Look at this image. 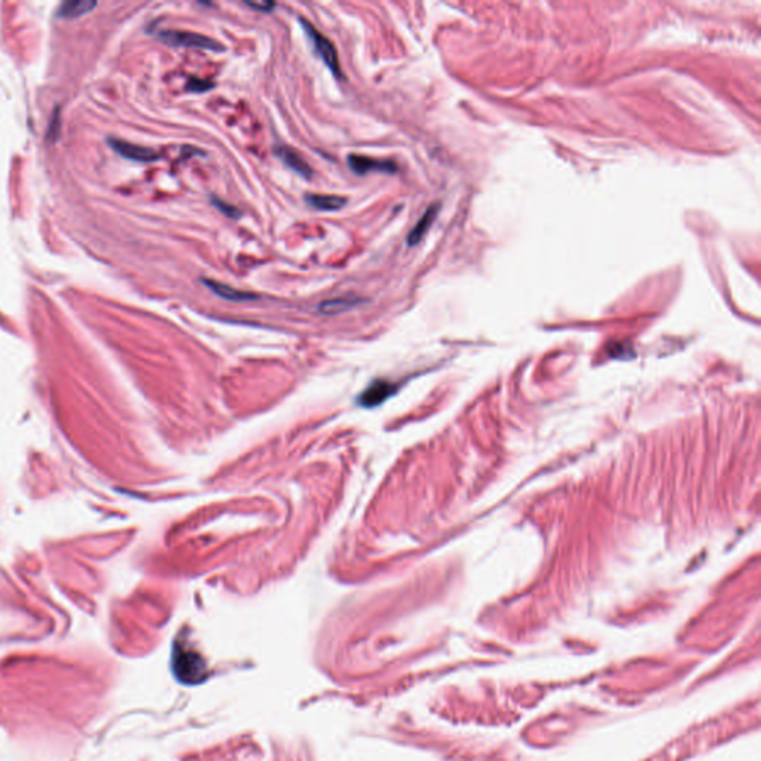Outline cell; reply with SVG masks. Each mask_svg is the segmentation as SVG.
Returning a JSON list of instances; mask_svg holds the SVG:
<instances>
[{
  "label": "cell",
  "instance_id": "6da1fadb",
  "mask_svg": "<svg viewBox=\"0 0 761 761\" xmlns=\"http://www.w3.org/2000/svg\"><path fill=\"white\" fill-rule=\"evenodd\" d=\"M299 21H300L302 29L305 30L309 41L312 42L314 50H316V53L321 57L323 63L329 67V70L332 71V74L336 78H342V69H341V63H340V55H337V53H336L335 45L328 38H326L324 34H321L316 27H314L308 20L299 18Z\"/></svg>",
  "mask_w": 761,
  "mask_h": 761
},
{
  "label": "cell",
  "instance_id": "7a4b0ae2",
  "mask_svg": "<svg viewBox=\"0 0 761 761\" xmlns=\"http://www.w3.org/2000/svg\"><path fill=\"white\" fill-rule=\"evenodd\" d=\"M158 38L164 41L165 43L173 45V46L198 48V50H207L214 53L225 51V46L221 42H217L213 38H209V36L193 33V32L162 30V32H158Z\"/></svg>",
  "mask_w": 761,
  "mask_h": 761
},
{
  "label": "cell",
  "instance_id": "3957f363",
  "mask_svg": "<svg viewBox=\"0 0 761 761\" xmlns=\"http://www.w3.org/2000/svg\"><path fill=\"white\" fill-rule=\"evenodd\" d=\"M348 165L358 176H365L373 172L393 174L398 170L397 164L390 160H377V158H370V156L356 155V153L348 156Z\"/></svg>",
  "mask_w": 761,
  "mask_h": 761
},
{
  "label": "cell",
  "instance_id": "277c9868",
  "mask_svg": "<svg viewBox=\"0 0 761 761\" xmlns=\"http://www.w3.org/2000/svg\"><path fill=\"white\" fill-rule=\"evenodd\" d=\"M275 155L279 156V158L288 167L292 168V170L295 173H298L299 176H302L304 179H309L312 177V170L309 164L304 160L300 158L299 153L293 149H290L287 146H284V144H279V146H275Z\"/></svg>",
  "mask_w": 761,
  "mask_h": 761
},
{
  "label": "cell",
  "instance_id": "5b68a950",
  "mask_svg": "<svg viewBox=\"0 0 761 761\" xmlns=\"http://www.w3.org/2000/svg\"><path fill=\"white\" fill-rule=\"evenodd\" d=\"M112 146L119 155H123L124 158H128V160H132V161L152 162V161H156L160 158V155L156 153L155 151L148 149V148H143V146H136V144H131V143L115 140V141H112Z\"/></svg>",
  "mask_w": 761,
  "mask_h": 761
},
{
  "label": "cell",
  "instance_id": "8992f818",
  "mask_svg": "<svg viewBox=\"0 0 761 761\" xmlns=\"http://www.w3.org/2000/svg\"><path fill=\"white\" fill-rule=\"evenodd\" d=\"M197 660H198V657L190 655V653L176 655L174 656V672L177 675V678L185 681V683H190V678H193V683H197L195 678L201 675V669H202V668H198V666H192V665H198Z\"/></svg>",
  "mask_w": 761,
  "mask_h": 761
},
{
  "label": "cell",
  "instance_id": "52a82bcc",
  "mask_svg": "<svg viewBox=\"0 0 761 761\" xmlns=\"http://www.w3.org/2000/svg\"><path fill=\"white\" fill-rule=\"evenodd\" d=\"M202 281L205 283V286H207L211 290L213 293H216L217 296H221L222 299H226V300L244 302V300H256V299H259V296L255 295V293L243 292V290H238L235 287H231V286L219 283V281H214V280H202Z\"/></svg>",
  "mask_w": 761,
  "mask_h": 761
},
{
  "label": "cell",
  "instance_id": "ba28073f",
  "mask_svg": "<svg viewBox=\"0 0 761 761\" xmlns=\"http://www.w3.org/2000/svg\"><path fill=\"white\" fill-rule=\"evenodd\" d=\"M438 211H439V205L438 204L430 205V207L426 210V213L422 214V217L417 222V225L414 226V229L410 231V234L407 237V244L409 246H417L419 241L424 238V235L427 234L430 226L433 225L434 219H436Z\"/></svg>",
  "mask_w": 761,
  "mask_h": 761
},
{
  "label": "cell",
  "instance_id": "9c48e42d",
  "mask_svg": "<svg viewBox=\"0 0 761 761\" xmlns=\"http://www.w3.org/2000/svg\"><path fill=\"white\" fill-rule=\"evenodd\" d=\"M305 201L311 207L320 211H336L347 204V198L340 195H319V193H307Z\"/></svg>",
  "mask_w": 761,
  "mask_h": 761
},
{
  "label": "cell",
  "instance_id": "30bf717a",
  "mask_svg": "<svg viewBox=\"0 0 761 761\" xmlns=\"http://www.w3.org/2000/svg\"><path fill=\"white\" fill-rule=\"evenodd\" d=\"M393 391H394L393 385L386 382H377L373 384L363 396H361V403L366 406H377L381 402H384L386 397H390Z\"/></svg>",
  "mask_w": 761,
  "mask_h": 761
},
{
  "label": "cell",
  "instance_id": "8fae6325",
  "mask_svg": "<svg viewBox=\"0 0 761 761\" xmlns=\"http://www.w3.org/2000/svg\"><path fill=\"white\" fill-rule=\"evenodd\" d=\"M97 4L87 2V0H75V2H66L58 8V17L63 18H76L83 14H87L91 9H94Z\"/></svg>",
  "mask_w": 761,
  "mask_h": 761
},
{
  "label": "cell",
  "instance_id": "7c38bea8",
  "mask_svg": "<svg viewBox=\"0 0 761 761\" xmlns=\"http://www.w3.org/2000/svg\"><path fill=\"white\" fill-rule=\"evenodd\" d=\"M360 302L358 298H335L330 300H324L320 305V311L323 314H337L353 308Z\"/></svg>",
  "mask_w": 761,
  "mask_h": 761
},
{
  "label": "cell",
  "instance_id": "4fadbf2b",
  "mask_svg": "<svg viewBox=\"0 0 761 761\" xmlns=\"http://www.w3.org/2000/svg\"><path fill=\"white\" fill-rule=\"evenodd\" d=\"M211 202H213V205L217 210H221L225 216L231 217V219H239V217H241V211L237 207H234V205H229L228 202H225V201H222L219 198H216V197H211Z\"/></svg>",
  "mask_w": 761,
  "mask_h": 761
},
{
  "label": "cell",
  "instance_id": "5bb4252c",
  "mask_svg": "<svg viewBox=\"0 0 761 761\" xmlns=\"http://www.w3.org/2000/svg\"><path fill=\"white\" fill-rule=\"evenodd\" d=\"M214 88V83L210 81H204L198 78H190L188 82V91L190 92H205Z\"/></svg>",
  "mask_w": 761,
  "mask_h": 761
},
{
  "label": "cell",
  "instance_id": "9a60e30c",
  "mask_svg": "<svg viewBox=\"0 0 761 761\" xmlns=\"http://www.w3.org/2000/svg\"><path fill=\"white\" fill-rule=\"evenodd\" d=\"M247 6H250L251 9H258V11H262V12H270L271 9L275 8V4H271V2H265V4H251V2H246Z\"/></svg>",
  "mask_w": 761,
  "mask_h": 761
}]
</instances>
